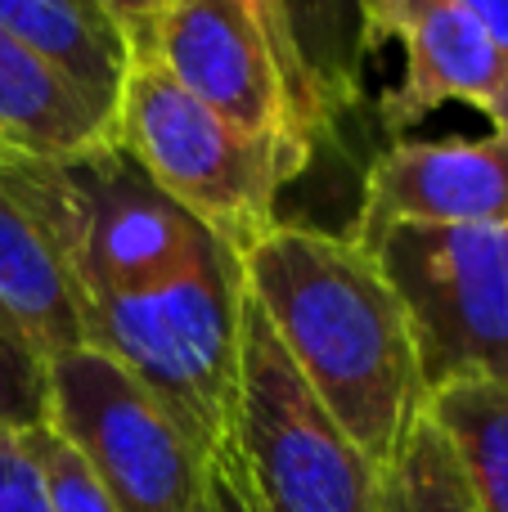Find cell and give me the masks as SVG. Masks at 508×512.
<instances>
[{
  "mask_svg": "<svg viewBox=\"0 0 508 512\" xmlns=\"http://www.w3.org/2000/svg\"><path fill=\"white\" fill-rule=\"evenodd\" d=\"M504 230H508V225H504Z\"/></svg>",
  "mask_w": 508,
  "mask_h": 512,
  "instance_id": "obj_23",
  "label": "cell"
},
{
  "mask_svg": "<svg viewBox=\"0 0 508 512\" xmlns=\"http://www.w3.org/2000/svg\"><path fill=\"white\" fill-rule=\"evenodd\" d=\"M113 113L0 32V149L68 153L104 140Z\"/></svg>",
  "mask_w": 508,
  "mask_h": 512,
  "instance_id": "obj_14",
  "label": "cell"
},
{
  "mask_svg": "<svg viewBox=\"0 0 508 512\" xmlns=\"http://www.w3.org/2000/svg\"><path fill=\"white\" fill-rule=\"evenodd\" d=\"M410 315L423 387L491 378L508 387V230L396 225L369 248Z\"/></svg>",
  "mask_w": 508,
  "mask_h": 512,
  "instance_id": "obj_6",
  "label": "cell"
},
{
  "mask_svg": "<svg viewBox=\"0 0 508 512\" xmlns=\"http://www.w3.org/2000/svg\"><path fill=\"white\" fill-rule=\"evenodd\" d=\"M261 27L288 104L306 144L320 140L356 113L365 99V63L374 54V23L360 0H243Z\"/></svg>",
  "mask_w": 508,
  "mask_h": 512,
  "instance_id": "obj_11",
  "label": "cell"
},
{
  "mask_svg": "<svg viewBox=\"0 0 508 512\" xmlns=\"http://www.w3.org/2000/svg\"><path fill=\"white\" fill-rule=\"evenodd\" d=\"M77 315L86 346L122 364L203 459L230 445L243 270L225 243L149 288L77 297Z\"/></svg>",
  "mask_w": 508,
  "mask_h": 512,
  "instance_id": "obj_2",
  "label": "cell"
},
{
  "mask_svg": "<svg viewBox=\"0 0 508 512\" xmlns=\"http://www.w3.org/2000/svg\"><path fill=\"white\" fill-rule=\"evenodd\" d=\"M243 292L378 472L428 409L410 315L351 234L275 225L239 256Z\"/></svg>",
  "mask_w": 508,
  "mask_h": 512,
  "instance_id": "obj_1",
  "label": "cell"
},
{
  "mask_svg": "<svg viewBox=\"0 0 508 512\" xmlns=\"http://www.w3.org/2000/svg\"><path fill=\"white\" fill-rule=\"evenodd\" d=\"M378 512H482L428 409L401 441L396 459L383 468Z\"/></svg>",
  "mask_w": 508,
  "mask_h": 512,
  "instance_id": "obj_16",
  "label": "cell"
},
{
  "mask_svg": "<svg viewBox=\"0 0 508 512\" xmlns=\"http://www.w3.org/2000/svg\"><path fill=\"white\" fill-rule=\"evenodd\" d=\"M396 225H508V126L477 140H392L365 171L351 243Z\"/></svg>",
  "mask_w": 508,
  "mask_h": 512,
  "instance_id": "obj_10",
  "label": "cell"
},
{
  "mask_svg": "<svg viewBox=\"0 0 508 512\" xmlns=\"http://www.w3.org/2000/svg\"><path fill=\"white\" fill-rule=\"evenodd\" d=\"M50 418V391H45V360L14 333L0 315V427L32 432Z\"/></svg>",
  "mask_w": 508,
  "mask_h": 512,
  "instance_id": "obj_17",
  "label": "cell"
},
{
  "mask_svg": "<svg viewBox=\"0 0 508 512\" xmlns=\"http://www.w3.org/2000/svg\"><path fill=\"white\" fill-rule=\"evenodd\" d=\"M0 512H54L32 436L0 427Z\"/></svg>",
  "mask_w": 508,
  "mask_h": 512,
  "instance_id": "obj_19",
  "label": "cell"
},
{
  "mask_svg": "<svg viewBox=\"0 0 508 512\" xmlns=\"http://www.w3.org/2000/svg\"><path fill=\"white\" fill-rule=\"evenodd\" d=\"M0 315L41 360L86 346L68 270L5 189H0Z\"/></svg>",
  "mask_w": 508,
  "mask_h": 512,
  "instance_id": "obj_13",
  "label": "cell"
},
{
  "mask_svg": "<svg viewBox=\"0 0 508 512\" xmlns=\"http://www.w3.org/2000/svg\"><path fill=\"white\" fill-rule=\"evenodd\" d=\"M477 18L486 23V32L500 41V50L508 54V0H464Z\"/></svg>",
  "mask_w": 508,
  "mask_h": 512,
  "instance_id": "obj_22",
  "label": "cell"
},
{
  "mask_svg": "<svg viewBox=\"0 0 508 512\" xmlns=\"http://www.w3.org/2000/svg\"><path fill=\"white\" fill-rule=\"evenodd\" d=\"M131 50H144L180 90L225 122L275 144L297 176L315 158L293 117L275 54L243 0H171Z\"/></svg>",
  "mask_w": 508,
  "mask_h": 512,
  "instance_id": "obj_8",
  "label": "cell"
},
{
  "mask_svg": "<svg viewBox=\"0 0 508 512\" xmlns=\"http://www.w3.org/2000/svg\"><path fill=\"white\" fill-rule=\"evenodd\" d=\"M108 135L234 256L275 230V203L297 180L275 144L198 104L144 50H131Z\"/></svg>",
  "mask_w": 508,
  "mask_h": 512,
  "instance_id": "obj_4",
  "label": "cell"
},
{
  "mask_svg": "<svg viewBox=\"0 0 508 512\" xmlns=\"http://www.w3.org/2000/svg\"><path fill=\"white\" fill-rule=\"evenodd\" d=\"M50 432L72 445L117 512H194L207 459L162 405L95 346L45 360Z\"/></svg>",
  "mask_w": 508,
  "mask_h": 512,
  "instance_id": "obj_7",
  "label": "cell"
},
{
  "mask_svg": "<svg viewBox=\"0 0 508 512\" xmlns=\"http://www.w3.org/2000/svg\"><path fill=\"white\" fill-rule=\"evenodd\" d=\"M95 5L117 23V32L126 36V45H135L153 23H158V14L171 5V0H95Z\"/></svg>",
  "mask_w": 508,
  "mask_h": 512,
  "instance_id": "obj_21",
  "label": "cell"
},
{
  "mask_svg": "<svg viewBox=\"0 0 508 512\" xmlns=\"http://www.w3.org/2000/svg\"><path fill=\"white\" fill-rule=\"evenodd\" d=\"M0 32L113 113L131 45L95 0H0Z\"/></svg>",
  "mask_w": 508,
  "mask_h": 512,
  "instance_id": "obj_12",
  "label": "cell"
},
{
  "mask_svg": "<svg viewBox=\"0 0 508 512\" xmlns=\"http://www.w3.org/2000/svg\"><path fill=\"white\" fill-rule=\"evenodd\" d=\"M0 189L36 221L77 297L149 288L221 243L113 135L68 153L0 149Z\"/></svg>",
  "mask_w": 508,
  "mask_h": 512,
  "instance_id": "obj_3",
  "label": "cell"
},
{
  "mask_svg": "<svg viewBox=\"0 0 508 512\" xmlns=\"http://www.w3.org/2000/svg\"><path fill=\"white\" fill-rule=\"evenodd\" d=\"M428 418L446 436L482 512H508V387L455 378L428 391Z\"/></svg>",
  "mask_w": 508,
  "mask_h": 512,
  "instance_id": "obj_15",
  "label": "cell"
},
{
  "mask_svg": "<svg viewBox=\"0 0 508 512\" xmlns=\"http://www.w3.org/2000/svg\"><path fill=\"white\" fill-rule=\"evenodd\" d=\"M374 36H396L405 77L383 99V126L410 140L437 108L468 104L508 126V54L464 0H360Z\"/></svg>",
  "mask_w": 508,
  "mask_h": 512,
  "instance_id": "obj_9",
  "label": "cell"
},
{
  "mask_svg": "<svg viewBox=\"0 0 508 512\" xmlns=\"http://www.w3.org/2000/svg\"><path fill=\"white\" fill-rule=\"evenodd\" d=\"M230 445L257 512H378L383 472L306 387L248 292Z\"/></svg>",
  "mask_w": 508,
  "mask_h": 512,
  "instance_id": "obj_5",
  "label": "cell"
},
{
  "mask_svg": "<svg viewBox=\"0 0 508 512\" xmlns=\"http://www.w3.org/2000/svg\"><path fill=\"white\" fill-rule=\"evenodd\" d=\"M27 436H32L36 463H41L45 486H50L54 512H117V504L104 495V486H99L86 463L72 454V445L50 432V423L32 427Z\"/></svg>",
  "mask_w": 508,
  "mask_h": 512,
  "instance_id": "obj_18",
  "label": "cell"
},
{
  "mask_svg": "<svg viewBox=\"0 0 508 512\" xmlns=\"http://www.w3.org/2000/svg\"><path fill=\"white\" fill-rule=\"evenodd\" d=\"M194 512H257L248 481H243V468L234 459V445H225L221 454L207 459V481H203V495H198Z\"/></svg>",
  "mask_w": 508,
  "mask_h": 512,
  "instance_id": "obj_20",
  "label": "cell"
}]
</instances>
